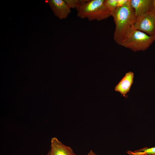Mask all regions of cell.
I'll use <instances>...</instances> for the list:
<instances>
[{
	"label": "cell",
	"instance_id": "cell-13",
	"mask_svg": "<svg viewBox=\"0 0 155 155\" xmlns=\"http://www.w3.org/2000/svg\"><path fill=\"white\" fill-rule=\"evenodd\" d=\"M87 155H97L94 153L92 150H90Z\"/></svg>",
	"mask_w": 155,
	"mask_h": 155
},
{
	"label": "cell",
	"instance_id": "cell-6",
	"mask_svg": "<svg viewBox=\"0 0 155 155\" xmlns=\"http://www.w3.org/2000/svg\"><path fill=\"white\" fill-rule=\"evenodd\" d=\"M136 18L155 8L154 1L151 0H130Z\"/></svg>",
	"mask_w": 155,
	"mask_h": 155
},
{
	"label": "cell",
	"instance_id": "cell-10",
	"mask_svg": "<svg viewBox=\"0 0 155 155\" xmlns=\"http://www.w3.org/2000/svg\"><path fill=\"white\" fill-rule=\"evenodd\" d=\"M88 0H65L71 8L75 9L78 11Z\"/></svg>",
	"mask_w": 155,
	"mask_h": 155
},
{
	"label": "cell",
	"instance_id": "cell-11",
	"mask_svg": "<svg viewBox=\"0 0 155 155\" xmlns=\"http://www.w3.org/2000/svg\"><path fill=\"white\" fill-rule=\"evenodd\" d=\"M117 1L118 0H105V5L111 13L117 7Z\"/></svg>",
	"mask_w": 155,
	"mask_h": 155
},
{
	"label": "cell",
	"instance_id": "cell-7",
	"mask_svg": "<svg viewBox=\"0 0 155 155\" xmlns=\"http://www.w3.org/2000/svg\"><path fill=\"white\" fill-rule=\"evenodd\" d=\"M50 155H73V150L70 147L63 144L56 137L51 138Z\"/></svg>",
	"mask_w": 155,
	"mask_h": 155
},
{
	"label": "cell",
	"instance_id": "cell-3",
	"mask_svg": "<svg viewBox=\"0 0 155 155\" xmlns=\"http://www.w3.org/2000/svg\"><path fill=\"white\" fill-rule=\"evenodd\" d=\"M155 41V35L150 36L133 27L119 44L134 52L146 50Z\"/></svg>",
	"mask_w": 155,
	"mask_h": 155
},
{
	"label": "cell",
	"instance_id": "cell-5",
	"mask_svg": "<svg viewBox=\"0 0 155 155\" xmlns=\"http://www.w3.org/2000/svg\"><path fill=\"white\" fill-rule=\"evenodd\" d=\"M47 2L55 15L60 19L66 18L71 13V8L65 0H49Z\"/></svg>",
	"mask_w": 155,
	"mask_h": 155
},
{
	"label": "cell",
	"instance_id": "cell-2",
	"mask_svg": "<svg viewBox=\"0 0 155 155\" xmlns=\"http://www.w3.org/2000/svg\"><path fill=\"white\" fill-rule=\"evenodd\" d=\"M105 0H88L77 11L78 16L89 20L100 21L111 16L104 4Z\"/></svg>",
	"mask_w": 155,
	"mask_h": 155
},
{
	"label": "cell",
	"instance_id": "cell-14",
	"mask_svg": "<svg viewBox=\"0 0 155 155\" xmlns=\"http://www.w3.org/2000/svg\"><path fill=\"white\" fill-rule=\"evenodd\" d=\"M129 155H133L132 154H130V153H127ZM155 155V154H154V155Z\"/></svg>",
	"mask_w": 155,
	"mask_h": 155
},
{
	"label": "cell",
	"instance_id": "cell-1",
	"mask_svg": "<svg viewBox=\"0 0 155 155\" xmlns=\"http://www.w3.org/2000/svg\"><path fill=\"white\" fill-rule=\"evenodd\" d=\"M115 25L113 39L119 44L133 26L136 17L130 0L124 5L117 7L111 13Z\"/></svg>",
	"mask_w": 155,
	"mask_h": 155
},
{
	"label": "cell",
	"instance_id": "cell-8",
	"mask_svg": "<svg viewBox=\"0 0 155 155\" xmlns=\"http://www.w3.org/2000/svg\"><path fill=\"white\" fill-rule=\"evenodd\" d=\"M134 77V73L132 71H130L126 73L115 86V90L119 92L123 96H125L129 92L133 83Z\"/></svg>",
	"mask_w": 155,
	"mask_h": 155
},
{
	"label": "cell",
	"instance_id": "cell-16",
	"mask_svg": "<svg viewBox=\"0 0 155 155\" xmlns=\"http://www.w3.org/2000/svg\"><path fill=\"white\" fill-rule=\"evenodd\" d=\"M47 155H49V153L47 154Z\"/></svg>",
	"mask_w": 155,
	"mask_h": 155
},
{
	"label": "cell",
	"instance_id": "cell-17",
	"mask_svg": "<svg viewBox=\"0 0 155 155\" xmlns=\"http://www.w3.org/2000/svg\"><path fill=\"white\" fill-rule=\"evenodd\" d=\"M73 155H76L75 154Z\"/></svg>",
	"mask_w": 155,
	"mask_h": 155
},
{
	"label": "cell",
	"instance_id": "cell-12",
	"mask_svg": "<svg viewBox=\"0 0 155 155\" xmlns=\"http://www.w3.org/2000/svg\"><path fill=\"white\" fill-rule=\"evenodd\" d=\"M129 0H118L117 7H122L126 4Z\"/></svg>",
	"mask_w": 155,
	"mask_h": 155
},
{
	"label": "cell",
	"instance_id": "cell-4",
	"mask_svg": "<svg viewBox=\"0 0 155 155\" xmlns=\"http://www.w3.org/2000/svg\"><path fill=\"white\" fill-rule=\"evenodd\" d=\"M133 27L149 35H155V8L136 18Z\"/></svg>",
	"mask_w": 155,
	"mask_h": 155
},
{
	"label": "cell",
	"instance_id": "cell-9",
	"mask_svg": "<svg viewBox=\"0 0 155 155\" xmlns=\"http://www.w3.org/2000/svg\"><path fill=\"white\" fill-rule=\"evenodd\" d=\"M127 153H130L133 155H154L155 154V147L150 148H145L133 152L128 151Z\"/></svg>",
	"mask_w": 155,
	"mask_h": 155
},
{
	"label": "cell",
	"instance_id": "cell-15",
	"mask_svg": "<svg viewBox=\"0 0 155 155\" xmlns=\"http://www.w3.org/2000/svg\"><path fill=\"white\" fill-rule=\"evenodd\" d=\"M154 7H155V0L154 1Z\"/></svg>",
	"mask_w": 155,
	"mask_h": 155
}]
</instances>
